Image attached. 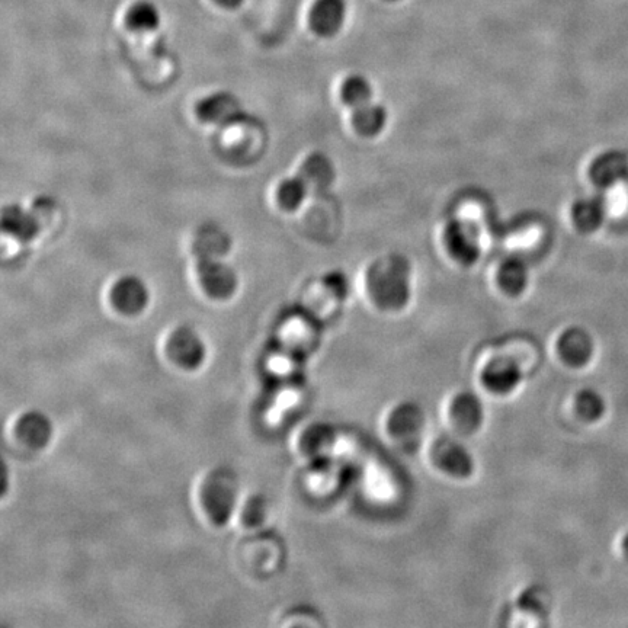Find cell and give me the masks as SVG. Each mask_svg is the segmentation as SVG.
<instances>
[{"label": "cell", "instance_id": "17", "mask_svg": "<svg viewBox=\"0 0 628 628\" xmlns=\"http://www.w3.org/2000/svg\"><path fill=\"white\" fill-rule=\"evenodd\" d=\"M301 357L278 346L265 360V371L277 383H291L299 373Z\"/></svg>", "mask_w": 628, "mask_h": 628}, {"label": "cell", "instance_id": "25", "mask_svg": "<svg viewBox=\"0 0 628 628\" xmlns=\"http://www.w3.org/2000/svg\"><path fill=\"white\" fill-rule=\"evenodd\" d=\"M371 96H373V89L370 82L360 75L349 76L342 85V98L354 110L371 102Z\"/></svg>", "mask_w": 628, "mask_h": 628}, {"label": "cell", "instance_id": "12", "mask_svg": "<svg viewBox=\"0 0 628 628\" xmlns=\"http://www.w3.org/2000/svg\"><path fill=\"white\" fill-rule=\"evenodd\" d=\"M345 16V0H316L310 12V27L320 37H333L341 31Z\"/></svg>", "mask_w": 628, "mask_h": 628}, {"label": "cell", "instance_id": "8", "mask_svg": "<svg viewBox=\"0 0 628 628\" xmlns=\"http://www.w3.org/2000/svg\"><path fill=\"white\" fill-rule=\"evenodd\" d=\"M521 380V367L511 358L490 361L482 371L483 386L495 394L514 392Z\"/></svg>", "mask_w": 628, "mask_h": 628}, {"label": "cell", "instance_id": "4", "mask_svg": "<svg viewBox=\"0 0 628 628\" xmlns=\"http://www.w3.org/2000/svg\"><path fill=\"white\" fill-rule=\"evenodd\" d=\"M444 242L448 252L461 264H473L479 259L480 242L476 227L463 220H453L447 224Z\"/></svg>", "mask_w": 628, "mask_h": 628}, {"label": "cell", "instance_id": "22", "mask_svg": "<svg viewBox=\"0 0 628 628\" xmlns=\"http://www.w3.org/2000/svg\"><path fill=\"white\" fill-rule=\"evenodd\" d=\"M301 178L306 181L309 188H326L333 181L335 171L328 157L314 153L307 157L306 162L301 166Z\"/></svg>", "mask_w": 628, "mask_h": 628}, {"label": "cell", "instance_id": "9", "mask_svg": "<svg viewBox=\"0 0 628 628\" xmlns=\"http://www.w3.org/2000/svg\"><path fill=\"white\" fill-rule=\"evenodd\" d=\"M448 418L461 434L476 432L483 422L482 403L474 394H456L448 406Z\"/></svg>", "mask_w": 628, "mask_h": 628}, {"label": "cell", "instance_id": "6", "mask_svg": "<svg viewBox=\"0 0 628 628\" xmlns=\"http://www.w3.org/2000/svg\"><path fill=\"white\" fill-rule=\"evenodd\" d=\"M387 429L394 440L402 444H410L421 437L424 429L422 410L412 403L396 406L387 419Z\"/></svg>", "mask_w": 628, "mask_h": 628}, {"label": "cell", "instance_id": "19", "mask_svg": "<svg viewBox=\"0 0 628 628\" xmlns=\"http://www.w3.org/2000/svg\"><path fill=\"white\" fill-rule=\"evenodd\" d=\"M2 227L16 239L30 240L37 235V220L19 205H9L2 213Z\"/></svg>", "mask_w": 628, "mask_h": 628}, {"label": "cell", "instance_id": "15", "mask_svg": "<svg viewBox=\"0 0 628 628\" xmlns=\"http://www.w3.org/2000/svg\"><path fill=\"white\" fill-rule=\"evenodd\" d=\"M336 435L329 426L313 425L301 437V450L314 461L329 458L335 447Z\"/></svg>", "mask_w": 628, "mask_h": 628}, {"label": "cell", "instance_id": "24", "mask_svg": "<svg viewBox=\"0 0 628 628\" xmlns=\"http://www.w3.org/2000/svg\"><path fill=\"white\" fill-rule=\"evenodd\" d=\"M160 24L159 11L152 3H137L130 9L127 15V25L133 31H155Z\"/></svg>", "mask_w": 628, "mask_h": 628}, {"label": "cell", "instance_id": "21", "mask_svg": "<svg viewBox=\"0 0 628 628\" xmlns=\"http://www.w3.org/2000/svg\"><path fill=\"white\" fill-rule=\"evenodd\" d=\"M499 285L509 296H518L527 288L528 268L519 258H509L502 262L498 271Z\"/></svg>", "mask_w": 628, "mask_h": 628}, {"label": "cell", "instance_id": "18", "mask_svg": "<svg viewBox=\"0 0 628 628\" xmlns=\"http://www.w3.org/2000/svg\"><path fill=\"white\" fill-rule=\"evenodd\" d=\"M18 435L22 442L32 448H41L50 441L51 425L46 416L40 413H27L18 422Z\"/></svg>", "mask_w": 628, "mask_h": 628}, {"label": "cell", "instance_id": "5", "mask_svg": "<svg viewBox=\"0 0 628 628\" xmlns=\"http://www.w3.org/2000/svg\"><path fill=\"white\" fill-rule=\"evenodd\" d=\"M198 275L208 296L227 299L235 293L237 278L235 271L214 258H201Z\"/></svg>", "mask_w": 628, "mask_h": 628}, {"label": "cell", "instance_id": "29", "mask_svg": "<svg viewBox=\"0 0 628 628\" xmlns=\"http://www.w3.org/2000/svg\"><path fill=\"white\" fill-rule=\"evenodd\" d=\"M325 284H328L329 290L335 294L338 299H342L345 297L346 290H348V285H346L345 278L342 277L341 274H332L329 277L325 278Z\"/></svg>", "mask_w": 628, "mask_h": 628}, {"label": "cell", "instance_id": "16", "mask_svg": "<svg viewBox=\"0 0 628 628\" xmlns=\"http://www.w3.org/2000/svg\"><path fill=\"white\" fill-rule=\"evenodd\" d=\"M560 357L570 365H581L591 354V339L581 329H569L560 336Z\"/></svg>", "mask_w": 628, "mask_h": 628}, {"label": "cell", "instance_id": "11", "mask_svg": "<svg viewBox=\"0 0 628 628\" xmlns=\"http://www.w3.org/2000/svg\"><path fill=\"white\" fill-rule=\"evenodd\" d=\"M111 300L118 312L133 316L142 312L147 306L149 291L139 278L124 277L112 288Z\"/></svg>", "mask_w": 628, "mask_h": 628}, {"label": "cell", "instance_id": "28", "mask_svg": "<svg viewBox=\"0 0 628 628\" xmlns=\"http://www.w3.org/2000/svg\"><path fill=\"white\" fill-rule=\"evenodd\" d=\"M578 408L583 416H595L599 412V403L595 394L583 393L579 396Z\"/></svg>", "mask_w": 628, "mask_h": 628}, {"label": "cell", "instance_id": "13", "mask_svg": "<svg viewBox=\"0 0 628 628\" xmlns=\"http://www.w3.org/2000/svg\"><path fill=\"white\" fill-rule=\"evenodd\" d=\"M435 463L444 473L457 479L470 476L473 471V460L463 445L453 440H441L434 448Z\"/></svg>", "mask_w": 628, "mask_h": 628}, {"label": "cell", "instance_id": "20", "mask_svg": "<svg viewBox=\"0 0 628 628\" xmlns=\"http://www.w3.org/2000/svg\"><path fill=\"white\" fill-rule=\"evenodd\" d=\"M573 221L585 233L595 232L605 217V203L598 197L583 198L572 211Z\"/></svg>", "mask_w": 628, "mask_h": 628}, {"label": "cell", "instance_id": "2", "mask_svg": "<svg viewBox=\"0 0 628 628\" xmlns=\"http://www.w3.org/2000/svg\"><path fill=\"white\" fill-rule=\"evenodd\" d=\"M237 483L232 474L216 471L203 487V502L213 521L226 522L237 506Z\"/></svg>", "mask_w": 628, "mask_h": 628}, {"label": "cell", "instance_id": "26", "mask_svg": "<svg viewBox=\"0 0 628 628\" xmlns=\"http://www.w3.org/2000/svg\"><path fill=\"white\" fill-rule=\"evenodd\" d=\"M307 191H309V185L301 176L285 179L278 187V201L287 210H296L306 198Z\"/></svg>", "mask_w": 628, "mask_h": 628}, {"label": "cell", "instance_id": "27", "mask_svg": "<svg viewBox=\"0 0 628 628\" xmlns=\"http://www.w3.org/2000/svg\"><path fill=\"white\" fill-rule=\"evenodd\" d=\"M242 521L249 527H258V525L264 524L265 519L268 517L267 503L259 498L248 499L242 509Z\"/></svg>", "mask_w": 628, "mask_h": 628}, {"label": "cell", "instance_id": "30", "mask_svg": "<svg viewBox=\"0 0 628 628\" xmlns=\"http://www.w3.org/2000/svg\"><path fill=\"white\" fill-rule=\"evenodd\" d=\"M216 2L224 8H236L242 3V0H216Z\"/></svg>", "mask_w": 628, "mask_h": 628}, {"label": "cell", "instance_id": "3", "mask_svg": "<svg viewBox=\"0 0 628 628\" xmlns=\"http://www.w3.org/2000/svg\"><path fill=\"white\" fill-rule=\"evenodd\" d=\"M319 339L316 320L306 313H293L278 326L277 341L280 348L303 358L313 351Z\"/></svg>", "mask_w": 628, "mask_h": 628}, {"label": "cell", "instance_id": "23", "mask_svg": "<svg viewBox=\"0 0 628 628\" xmlns=\"http://www.w3.org/2000/svg\"><path fill=\"white\" fill-rule=\"evenodd\" d=\"M386 121V110L380 105L368 102V104L355 108L354 126L362 136H377L386 126Z\"/></svg>", "mask_w": 628, "mask_h": 628}, {"label": "cell", "instance_id": "1", "mask_svg": "<svg viewBox=\"0 0 628 628\" xmlns=\"http://www.w3.org/2000/svg\"><path fill=\"white\" fill-rule=\"evenodd\" d=\"M371 299L383 310H400L410 299V267L402 256L377 259L367 275Z\"/></svg>", "mask_w": 628, "mask_h": 628}, {"label": "cell", "instance_id": "31", "mask_svg": "<svg viewBox=\"0 0 628 628\" xmlns=\"http://www.w3.org/2000/svg\"><path fill=\"white\" fill-rule=\"evenodd\" d=\"M387 2H397V0H387Z\"/></svg>", "mask_w": 628, "mask_h": 628}, {"label": "cell", "instance_id": "7", "mask_svg": "<svg viewBox=\"0 0 628 628\" xmlns=\"http://www.w3.org/2000/svg\"><path fill=\"white\" fill-rule=\"evenodd\" d=\"M168 352L173 361L181 367H200L204 360L205 348L200 336L194 330L181 328L172 333L168 342Z\"/></svg>", "mask_w": 628, "mask_h": 628}, {"label": "cell", "instance_id": "10", "mask_svg": "<svg viewBox=\"0 0 628 628\" xmlns=\"http://www.w3.org/2000/svg\"><path fill=\"white\" fill-rule=\"evenodd\" d=\"M197 115L205 123L227 126V124H235L242 120L243 112L235 96L216 94L198 102Z\"/></svg>", "mask_w": 628, "mask_h": 628}, {"label": "cell", "instance_id": "14", "mask_svg": "<svg viewBox=\"0 0 628 628\" xmlns=\"http://www.w3.org/2000/svg\"><path fill=\"white\" fill-rule=\"evenodd\" d=\"M589 175L598 187H614L618 182L628 178V157L615 150L602 153L592 163Z\"/></svg>", "mask_w": 628, "mask_h": 628}]
</instances>
